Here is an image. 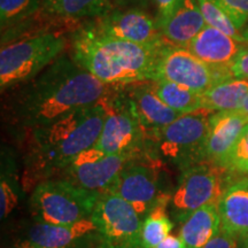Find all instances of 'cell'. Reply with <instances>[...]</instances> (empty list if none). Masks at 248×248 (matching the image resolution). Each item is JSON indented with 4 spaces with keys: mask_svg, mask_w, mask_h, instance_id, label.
<instances>
[{
    "mask_svg": "<svg viewBox=\"0 0 248 248\" xmlns=\"http://www.w3.org/2000/svg\"><path fill=\"white\" fill-rule=\"evenodd\" d=\"M109 89L62 54L32 79L6 91L5 119L15 129L31 132L98 104Z\"/></svg>",
    "mask_w": 248,
    "mask_h": 248,
    "instance_id": "1",
    "label": "cell"
},
{
    "mask_svg": "<svg viewBox=\"0 0 248 248\" xmlns=\"http://www.w3.org/2000/svg\"><path fill=\"white\" fill-rule=\"evenodd\" d=\"M106 115V105L101 100L31 131L26 154L30 181L57 177L82 152L94 146Z\"/></svg>",
    "mask_w": 248,
    "mask_h": 248,
    "instance_id": "2",
    "label": "cell"
},
{
    "mask_svg": "<svg viewBox=\"0 0 248 248\" xmlns=\"http://www.w3.org/2000/svg\"><path fill=\"white\" fill-rule=\"evenodd\" d=\"M169 45L148 46L113 38L88 22L71 36L70 57L105 85H128L154 80L163 49Z\"/></svg>",
    "mask_w": 248,
    "mask_h": 248,
    "instance_id": "3",
    "label": "cell"
},
{
    "mask_svg": "<svg viewBox=\"0 0 248 248\" xmlns=\"http://www.w3.org/2000/svg\"><path fill=\"white\" fill-rule=\"evenodd\" d=\"M67 38L60 32H40L9 43L0 52V88L5 92L32 79L61 57Z\"/></svg>",
    "mask_w": 248,
    "mask_h": 248,
    "instance_id": "4",
    "label": "cell"
},
{
    "mask_svg": "<svg viewBox=\"0 0 248 248\" xmlns=\"http://www.w3.org/2000/svg\"><path fill=\"white\" fill-rule=\"evenodd\" d=\"M100 194L86 191L62 178L37 183L30 197L35 222L67 225L90 218Z\"/></svg>",
    "mask_w": 248,
    "mask_h": 248,
    "instance_id": "5",
    "label": "cell"
},
{
    "mask_svg": "<svg viewBox=\"0 0 248 248\" xmlns=\"http://www.w3.org/2000/svg\"><path fill=\"white\" fill-rule=\"evenodd\" d=\"M214 111L199 109L173 121L155 136L151 145L154 157L181 170L204 162L209 119Z\"/></svg>",
    "mask_w": 248,
    "mask_h": 248,
    "instance_id": "6",
    "label": "cell"
},
{
    "mask_svg": "<svg viewBox=\"0 0 248 248\" xmlns=\"http://www.w3.org/2000/svg\"><path fill=\"white\" fill-rule=\"evenodd\" d=\"M240 176L224 167L203 162L182 170L176 187L170 193L169 214L181 225L201 207L217 203L228 186Z\"/></svg>",
    "mask_w": 248,
    "mask_h": 248,
    "instance_id": "7",
    "label": "cell"
},
{
    "mask_svg": "<svg viewBox=\"0 0 248 248\" xmlns=\"http://www.w3.org/2000/svg\"><path fill=\"white\" fill-rule=\"evenodd\" d=\"M102 100L106 105L107 115L94 146L106 155L151 156L146 135L130 106L122 85L110 86Z\"/></svg>",
    "mask_w": 248,
    "mask_h": 248,
    "instance_id": "8",
    "label": "cell"
},
{
    "mask_svg": "<svg viewBox=\"0 0 248 248\" xmlns=\"http://www.w3.org/2000/svg\"><path fill=\"white\" fill-rule=\"evenodd\" d=\"M91 219L97 229V248H144L142 217L122 198L99 195Z\"/></svg>",
    "mask_w": 248,
    "mask_h": 248,
    "instance_id": "9",
    "label": "cell"
},
{
    "mask_svg": "<svg viewBox=\"0 0 248 248\" xmlns=\"http://www.w3.org/2000/svg\"><path fill=\"white\" fill-rule=\"evenodd\" d=\"M232 77L228 68L209 66L184 47L169 45L163 49L154 80L166 79L201 94L210 86Z\"/></svg>",
    "mask_w": 248,
    "mask_h": 248,
    "instance_id": "10",
    "label": "cell"
},
{
    "mask_svg": "<svg viewBox=\"0 0 248 248\" xmlns=\"http://www.w3.org/2000/svg\"><path fill=\"white\" fill-rule=\"evenodd\" d=\"M144 157L132 154L106 155L93 146L82 152L54 178L66 179L86 191L102 194L109 190L128 164Z\"/></svg>",
    "mask_w": 248,
    "mask_h": 248,
    "instance_id": "11",
    "label": "cell"
},
{
    "mask_svg": "<svg viewBox=\"0 0 248 248\" xmlns=\"http://www.w3.org/2000/svg\"><path fill=\"white\" fill-rule=\"evenodd\" d=\"M89 23L99 32L113 38L148 46L170 44L163 37L156 20L144 9L108 8Z\"/></svg>",
    "mask_w": 248,
    "mask_h": 248,
    "instance_id": "12",
    "label": "cell"
},
{
    "mask_svg": "<svg viewBox=\"0 0 248 248\" xmlns=\"http://www.w3.org/2000/svg\"><path fill=\"white\" fill-rule=\"evenodd\" d=\"M153 164L136 160L124 168L106 193L122 198L137 210L142 218L162 199L164 195L160 178Z\"/></svg>",
    "mask_w": 248,
    "mask_h": 248,
    "instance_id": "13",
    "label": "cell"
},
{
    "mask_svg": "<svg viewBox=\"0 0 248 248\" xmlns=\"http://www.w3.org/2000/svg\"><path fill=\"white\" fill-rule=\"evenodd\" d=\"M128 101L135 111L136 116L140 123L142 130L151 145L155 136L161 130L182 116L178 111L167 106L161 99L157 97L152 86L151 80L137 82L132 84L122 85Z\"/></svg>",
    "mask_w": 248,
    "mask_h": 248,
    "instance_id": "14",
    "label": "cell"
},
{
    "mask_svg": "<svg viewBox=\"0 0 248 248\" xmlns=\"http://www.w3.org/2000/svg\"><path fill=\"white\" fill-rule=\"evenodd\" d=\"M23 239L37 248H82L91 240L97 243V229L91 217L67 225L35 222L27 229Z\"/></svg>",
    "mask_w": 248,
    "mask_h": 248,
    "instance_id": "15",
    "label": "cell"
},
{
    "mask_svg": "<svg viewBox=\"0 0 248 248\" xmlns=\"http://www.w3.org/2000/svg\"><path fill=\"white\" fill-rule=\"evenodd\" d=\"M247 123L248 117L239 110L213 113L208 124L204 162L222 167L226 154L233 146Z\"/></svg>",
    "mask_w": 248,
    "mask_h": 248,
    "instance_id": "16",
    "label": "cell"
},
{
    "mask_svg": "<svg viewBox=\"0 0 248 248\" xmlns=\"http://www.w3.org/2000/svg\"><path fill=\"white\" fill-rule=\"evenodd\" d=\"M245 44L216 28L206 26L186 49L209 66L230 69Z\"/></svg>",
    "mask_w": 248,
    "mask_h": 248,
    "instance_id": "17",
    "label": "cell"
},
{
    "mask_svg": "<svg viewBox=\"0 0 248 248\" xmlns=\"http://www.w3.org/2000/svg\"><path fill=\"white\" fill-rule=\"evenodd\" d=\"M221 228L235 237L248 234V176L235 178L217 202Z\"/></svg>",
    "mask_w": 248,
    "mask_h": 248,
    "instance_id": "18",
    "label": "cell"
},
{
    "mask_svg": "<svg viewBox=\"0 0 248 248\" xmlns=\"http://www.w3.org/2000/svg\"><path fill=\"white\" fill-rule=\"evenodd\" d=\"M206 26L198 0H179L161 32L170 44L186 48Z\"/></svg>",
    "mask_w": 248,
    "mask_h": 248,
    "instance_id": "19",
    "label": "cell"
},
{
    "mask_svg": "<svg viewBox=\"0 0 248 248\" xmlns=\"http://www.w3.org/2000/svg\"><path fill=\"white\" fill-rule=\"evenodd\" d=\"M221 230L217 203L201 207L181 224L179 237L184 248H203L217 232Z\"/></svg>",
    "mask_w": 248,
    "mask_h": 248,
    "instance_id": "20",
    "label": "cell"
},
{
    "mask_svg": "<svg viewBox=\"0 0 248 248\" xmlns=\"http://www.w3.org/2000/svg\"><path fill=\"white\" fill-rule=\"evenodd\" d=\"M203 109L210 111L238 110L248 95V79L230 77L201 93Z\"/></svg>",
    "mask_w": 248,
    "mask_h": 248,
    "instance_id": "21",
    "label": "cell"
},
{
    "mask_svg": "<svg viewBox=\"0 0 248 248\" xmlns=\"http://www.w3.org/2000/svg\"><path fill=\"white\" fill-rule=\"evenodd\" d=\"M170 194L164 195L142 219L141 240L144 248H155L170 234L173 221L169 214Z\"/></svg>",
    "mask_w": 248,
    "mask_h": 248,
    "instance_id": "22",
    "label": "cell"
},
{
    "mask_svg": "<svg viewBox=\"0 0 248 248\" xmlns=\"http://www.w3.org/2000/svg\"><path fill=\"white\" fill-rule=\"evenodd\" d=\"M46 13L67 20L95 17L110 8V0H42Z\"/></svg>",
    "mask_w": 248,
    "mask_h": 248,
    "instance_id": "23",
    "label": "cell"
},
{
    "mask_svg": "<svg viewBox=\"0 0 248 248\" xmlns=\"http://www.w3.org/2000/svg\"><path fill=\"white\" fill-rule=\"evenodd\" d=\"M154 92L167 106L178 111L182 115L202 109L199 93L166 79L151 80Z\"/></svg>",
    "mask_w": 248,
    "mask_h": 248,
    "instance_id": "24",
    "label": "cell"
},
{
    "mask_svg": "<svg viewBox=\"0 0 248 248\" xmlns=\"http://www.w3.org/2000/svg\"><path fill=\"white\" fill-rule=\"evenodd\" d=\"M40 0H0L1 35L22 26L39 11Z\"/></svg>",
    "mask_w": 248,
    "mask_h": 248,
    "instance_id": "25",
    "label": "cell"
},
{
    "mask_svg": "<svg viewBox=\"0 0 248 248\" xmlns=\"http://www.w3.org/2000/svg\"><path fill=\"white\" fill-rule=\"evenodd\" d=\"M198 4H199L200 11L207 26L216 28L239 42L247 43L243 35V31L235 27L230 16L214 0H198Z\"/></svg>",
    "mask_w": 248,
    "mask_h": 248,
    "instance_id": "26",
    "label": "cell"
},
{
    "mask_svg": "<svg viewBox=\"0 0 248 248\" xmlns=\"http://www.w3.org/2000/svg\"><path fill=\"white\" fill-rule=\"evenodd\" d=\"M222 167L238 176L248 175V123L226 154Z\"/></svg>",
    "mask_w": 248,
    "mask_h": 248,
    "instance_id": "27",
    "label": "cell"
},
{
    "mask_svg": "<svg viewBox=\"0 0 248 248\" xmlns=\"http://www.w3.org/2000/svg\"><path fill=\"white\" fill-rule=\"evenodd\" d=\"M243 31L248 23V0H214Z\"/></svg>",
    "mask_w": 248,
    "mask_h": 248,
    "instance_id": "28",
    "label": "cell"
},
{
    "mask_svg": "<svg viewBox=\"0 0 248 248\" xmlns=\"http://www.w3.org/2000/svg\"><path fill=\"white\" fill-rule=\"evenodd\" d=\"M17 192L14 179H9L7 170L1 176V219H5L12 209L16 206Z\"/></svg>",
    "mask_w": 248,
    "mask_h": 248,
    "instance_id": "29",
    "label": "cell"
},
{
    "mask_svg": "<svg viewBox=\"0 0 248 248\" xmlns=\"http://www.w3.org/2000/svg\"><path fill=\"white\" fill-rule=\"evenodd\" d=\"M203 248H240L239 239L221 228Z\"/></svg>",
    "mask_w": 248,
    "mask_h": 248,
    "instance_id": "30",
    "label": "cell"
},
{
    "mask_svg": "<svg viewBox=\"0 0 248 248\" xmlns=\"http://www.w3.org/2000/svg\"><path fill=\"white\" fill-rule=\"evenodd\" d=\"M230 71L232 77L248 79V42L241 48L233 63L231 64Z\"/></svg>",
    "mask_w": 248,
    "mask_h": 248,
    "instance_id": "31",
    "label": "cell"
},
{
    "mask_svg": "<svg viewBox=\"0 0 248 248\" xmlns=\"http://www.w3.org/2000/svg\"><path fill=\"white\" fill-rule=\"evenodd\" d=\"M155 6H156V20L157 26L160 30L161 27L168 21V18L171 16L176 7H177L179 0H154Z\"/></svg>",
    "mask_w": 248,
    "mask_h": 248,
    "instance_id": "32",
    "label": "cell"
},
{
    "mask_svg": "<svg viewBox=\"0 0 248 248\" xmlns=\"http://www.w3.org/2000/svg\"><path fill=\"white\" fill-rule=\"evenodd\" d=\"M155 248H184V243L179 235L169 234Z\"/></svg>",
    "mask_w": 248,
    "mask_h": 248,
    "instance_id": "33",
    "label": "cell"
},
{
    "mask_svg": "<svg viewBox=\"0 0 248 248\" xmlns=\"http://www.w3.org/2000/svg\"><path fill=\"white\" fill-rule=\"evenodd\" d=\"M121 6H128L129 8H135L133 6L142 5L147 1V0H116Z\"/></svg>",
    "mask_w": 248,
    "mask_h": 248,
    "instance_id": "34",
    "label": "cell"
},
{
    "mask_svg": "<svg viewBox=\"0 0 248 248\" xmlns=\"http://www.w3.org/2000/svg\"><path fill=\"white\" fill-rule=\"evenodd\" d=\"M11 248H37V247L33 246L32 244H30L29 241L26 239H21L18 240L17 243H15Z\"/></svg>",
    "mask_w": 248,
    "mask_h": 248,
    "instance_id": "35",
    "label": "cell"
},
{
    "mask_svg": "<svg viewBox=\"0 0 248 248\" xmlns=\"http://www.w3.org/2000/svg\"><path fill=\"white\" fill-rule=\"evenodd\" d=\"M238 110H239L241 114H244L245 116L248 117V95H247V98L245 99V101L243 102V105H241V107Z\"/></svg>",
    "mask_w": 248,
    "mask_h": 248,
    "instance_id": "36",
    "label": "cell"
},
{
    "mask_svg": "<svg viewBox=\"0 0 248 248\" xmlns=\"http://www.w3.org/2000/svg\"><path fill=\"white\" fill-rule=\"evenodd\" d=\"M238 239H239L240 248H248V234L243 235V237H239Z\"/></svg>",
    "mask_w": 248,
    "mask_h": 248,
    "instance_id": "37",
    "label": "cell"
},
{
    "mask_svg": "<svg viewBox=\"0 0 248 248\" xmlns=\"http://www.w3.org/2000/svg\"><path fill=\"white\" fill-rule=\"evenodd\" d=\"M243 35L245 37V39H246L248 42V23L246 24V27H245L243 29Z\"/></svg>",
    "mask_w": 248,
    "mask_h": 248,
    "instance_id": "38",
    "label": "cell"
}]
</instances>
